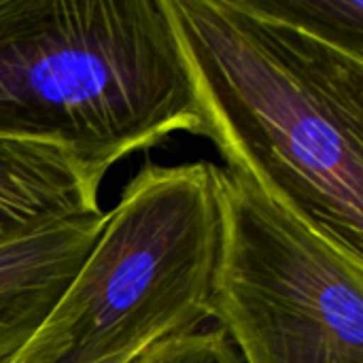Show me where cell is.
Segmentation results:
<instances>
[{
  "label": "cell",
  "instance_id": "ba28073f",
  "mask_svg": "<svg viewBox=\"0 0 363 363\" xmlns=\"http://www.w3.org/2000/svg\"><path fill=\"white\" fill-rule=\"evenodd\" d=\"M134 363H242L223 330L174 336L153 347Z\"/></svg>",
  "mask_w": 363,
  "mask_h": 363
},
{
  "label": "cell",
  "instance_id": "3957f363",
  "mask_svg": "<svg viewBox=\"0 0 363 363\" xmlns=\"http://www.w3.org/2000/svg\"><path fill=\"white\" fill-rule=\"evenodd\" d=\"M217 166L145 164L72 283L11 363H134L213 317Z\"/></svg>",
  "mask_w": 363,
  "mask_h": 363
},
{
  "label": "cell",
  "instance_id": "277c9868",
  "mask_svg": "<svg viewBox=\"0 0 363 363\" xmlns=\"http://www.w3.org/2000/svg\"><path fill=\"white\" fill-rule=\"evenodd\" d=\"M213 317L242 363H363V257L217 166Z\"/></svg>",
  "mask_w": 363,
  "mask_h": 363
},
{
  "label": "cell",
  "instance_id": "52a82bcc",
  "mask_svg": "<svg viewBox=\"0 0 363 363\" xmlns=\"http://www.w3.org/2000/svg\"><path fill=\"white\" fill-rule=\"evenodd\" d=\"M283 21L363 57V0H257Z\"/></svg>",
  "mask_w": 363,
  "mask_h": 363
},
{
  "label": "cell",
  "instance_id": "6da1fadb",
  "mask_svg": "<svg viewBox=\"0 0 363 363\" xmlns=\"http://www.w3.org/2000/svg\"><path fill=\"white\" fill-rule=\"evenodd\" d=\"M202 128L251 177L363 257V57L257 0H164Z\"/></svg>",
  "mask_w": 363,
  "mask_h": 363
},
{
  "label": "cell",
  "instance_id": "8992f818",
  "mask_svg": "<svg viewBox=\"0 0 363 363\" xmlns=\"http://www.w3.org/2000/svg\"><path fill=\"white\" fill-rule=\"evenodd\" d=\"M91 213L98 189L64 151L0 140V242Z\"/></svg>",
  "mask_w": 363,
  "mask_h": 363
},
{
  "label": "cell",
  "instance_id": "5b68a950",
  "mask_svg": "<svg viewBox=\"0 0 363 363\" xmlns=\"http://www.w3.org/2000/svg\"><path fill=\"white\" fill-rule=\"evenodd\" d=\"M106 213L51 223L0 242V363H11L45 323L94 249Z\"/></svg>",
  "mask_w": 363,
  "mask_h": 363
},
{
  "label": "cell",
  "instance_id": "7a4b0ae2",
  "mask_svg": "<svg viewBox=\"0 0 363 363\" xmlns=\"http://www.w3.org/2000/svg\"><path fill=\"white\" fill-rule=\"evenodd\" d=\"M200 128L164 0H0V140L64 151L100 191L119 160Z\"/></svg>",
  "mask_w": 363,
  "mask_h": 363
}]
</instances>
